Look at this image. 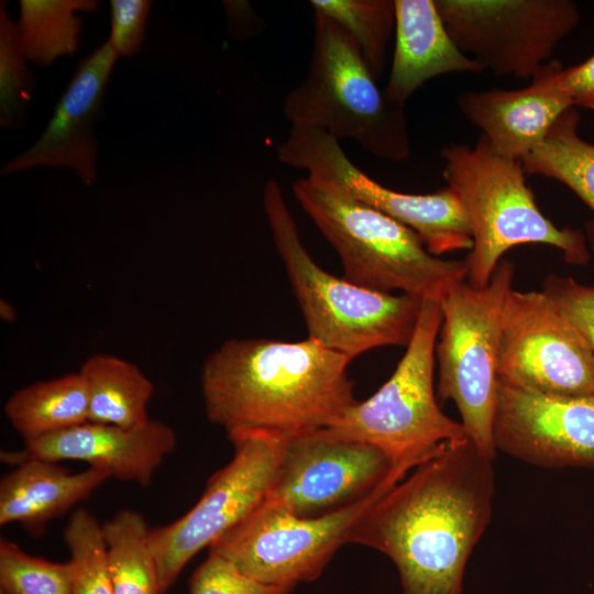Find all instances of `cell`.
Returning a JSON list of instances; mask_svg holds the SVG:
<instances>
[{
	"instance_id": "4dcf8cb0",
	"label": "cell",
	"mask_w": 594,
	"mask_h": 594,
	"mask_svg": "<svg viewBox=\"0 0 594 594\" xmlns=\"http://www.w3.org/2000/svg\"><path fill=\"white\" fill-rule=\"evenodd\" d=\"M542 292L574 324L594 352V286L580 284L571 277L550 275Z\"/></svg>"
},
{
	"instance_id": "484cf974",
	"label": "cell",
	"mask_w": 594,
	"mask_h": 594,
	"mask_svg": "<svg viewBox=\"0 0 594 594\" xmlns=\"http://www.w3.org/2000/svg\"><path fill=\"white\" fill-rule=\"evenodd\" d=\"M309 3L314 12L332 19L351 35L378 78L395 32V0H311Z\"/></svg>"
},
{
	"instance_id": "1f68e13d",
	"label": "cell",
	"mask_w": 594,
	"mask_h": 594,
	"mask_svg": "<svg viewBox=\"0 0 594 594\" xmlns=\"http://www.w3.org/2000/svg\"><path fill=\"white\" fill-rule=\"evenodd\" d=\"M152 4L150 0L110 1L111 24L107 41L119 58H129L141 50Z\"/></svg>"
},
{
	"instance_id": "e575fe53",
	"label": "cell",
	"mask_w": 594,
	"mask_h": 594,
	"mask_svg": "<svg viewBox=\"0 0 594 594\" xmlns=\"http://www.w3.org/2000/svg\"><path fill=\"white\" fill-rule=\"evenodd\" d=\"M0 316L6 322H13L16 318V311L14 307L7 300L0 301Z\"/></svg>"
},
{
	"instance_id": "5b68a950",
	"label": "cell",
	"mask_w": 594,
	"mask_h": 594,
	"mask_svg": "<svg viewBox=\"0 0 594 594\" xmlns=\"http://www.w3.org/2000/svg\"><path fill=\"white\" fill-rule=\"evenodd\" d=\"M304 79L288 92L283 112L292 127L352 140L393 162L410 156L405 106L381 90L358 44L332 19L314 12V38Z\"/></svg>"
},
{
	"instance_id": "9c48e42d",
	"label": "cell",
	"mask_w": 594,
	"mask_h": 594,
	"mask_svg": "<svg viewBox=\"0 0 594 594\" xmlns=\"http://www.w3.org/2000/svg\"><path fill=\"white\" fill-rule=\"evenodd\" d=\"M228 436L233 457L210 477L198 502L173 522L150 529L163 593L198 552L209 549L264 503L288 435L238 430Z\"/></svg>"
},
{
	"instance_id": "6da1fadb",
	"label": "cell",
	"mask_w": 594,
	"mask_h": 594,
	"mask_svg": "<svg viewBox=\"0 0 594 594\" xmlns=\"http://www.w3.org/2000/svg\"><path fill=\"white\" fill-rule=\"evenodd\" d=\"M493 460L470 438L447 443L376 498L346 543L388 557L403 594H463L469 558L492 518Z\"/></svg>"
},
{
	"instance_id": "3957f363",
	"label": "cell",
	"mask_w": 594,
	"mask_h": 594,
	"mask_svg": "<svg viewBox=\"0 0 594 594\" xmlns=\"http://www.w3.org/2000/svg\"><path fill=\"white\" fill-rule=\"evenodd\" d=\"M263 208L309 339L350 360L381 346L408 344L422 299L367 289L320 267L275 179L264 186Z\"/></svg>"
},
{
	"instance_id": "f546056e",
	"label": "cell",
	"mask_w": 594,
	"mask_h": 594,
	"mask_svg": "<svg viewBox=\"0 0 594 594\" xmlns=\"http://www.w3.org/2000/svg\"><path fill=\"white\" fill-rule=\"evenodd\" d=\"M189 594H290L294 587L255 580L210 552L188 582Z\"/></svg>"
},
{
	"instance_id": "30bf717a",
	"label": "cell",
	"mask_w": 594,
	"mask_h": 594,
	"mask_svg": "<svg viewBox=\"0 0 594 594\" xmlns=\"http://www.w3.org/2000/svg\"><path fill=\"white\" fill-rule=\"evenodd\" d=\"M277 157L287 166L305 169L309 179L409 228L436 256L472 249L466 211L449 186L431 194L387 188L356 167L339 141L319 129L292 127L277 148Z\"/></svg>"
},
{
	"instance_id": "8992f818",
	"label": "cell",
	"mask_w": 594,
	"mask_h": 594,
	"mask_svg": "<svg viewBox=\"0 0 594 594\" xmlns=\"http://www.w3.org/2000/svg\"><path fill=\"white\" fill-rule=\"evenodd\" d=\"M295 199L338 253L349 282L372 290L440 300L466 279L465 260L431 254L409 228L308 177Z\"/></svg>"
},
{
	"instance_id": "f1b7e54d",
	"label": "cell",
	"mask_w": 594,
	"mask_h": 594,
	"mask_svg": "<svg viewBox=\"0 0 594 594\" xmlns=\"http://www.w3.org/2000/svg\"><path fill=\"white\" fill-rule=\"evenodd\" d=\"M70 562L33 557L15 542L0 540V592L3 594H72Z\"/></svg>"
},
{
	"instance_id": "7c38bea8",
	"label": "cell",
	"mask_w": 594,
	"mask_h": 594,
	"mask_svg": "<svg viewBox=\"0 0 594 594\" xmlns=\"http://www.w3.org/2000/svg\"><path fill=\"white\" fill-rule=\"evenodd\" d=\"M393 487L317 516L299 517L265 502L209 548L242 573L264 583L295 587L317 580L362 513Z\"/></svg>"
},
{
	"instance_id": "836d02e7",
	"label": "cell",
	"mask_w": 594,
	"mask_h": 594,
	"mask_svg": "<svg viewBox=\"0 0 594 594\" xmlns=\"http://www.w3.org/2000/svg\"><path fill=\"white\" fill-rule=\"evenodd\" d=\"M229 18L230 32L233 36L244 37L252 34L257 24L255 14L246 1H223Z\"/></svg>"
},
{
	"instance_id": "d4e9b609",
	"label": "cell",
	"mask_w": 594,
	"mask_h": 594,
	"mask_svg": "<svg viewBox=\"0 0 594 594\" xmlns=\"http://www.w3.org/2000/svg\"><path fill=\"white\" fill-rule=\"evenodd\" d=\"M114 594H164L144 517L122 509L102 524Z\"/></svg>"
},
{
	"instance_id": "ac0fdd59",
	"label": "cell",
	"mask_w": 594,
	"mask_h": 594,
	"mask_svg": "<svg viewBox=\"0 0 594 594\" xmlns=\"http://www.w3.org/2000/svg\"><path fill=\"white\" fill-rule=\"evenodd\" d=\"M562 68L560 61L550 59L525 88L465 90L457 97V106L496 153L521 161L573 107L559 85Z\"/></svg>"
},
{
	"instance_id": "4316f807",
	"label": "cell",
	"mask_w": 594,
	"mask_h": 594,
	"mask_svg": "<svg viewBox=\"0 0 594 594\" xmlns=\"http://www.w3.org/2000/svg\"><path fill=\"white\" fill-rule=\"evenodd\" d=\"M73 569L72 594H114L107 549L97 518L87 509H76L64 530Z\"/></svg>"
},
{
	"instance_id": "ffe728a7",
	"label": "cell",
	"mask_w": 594,
	"mask_h": 594,
	"mask_svg": "<svg viewBox=\"0 0 594 594\" xmlns=\"http://www.w3.org/2000/svg\"><path fill=\"white\" fill-rule=\"evenodd\" d=\"M110 475L87 468L72 473L58 462L28 459L0 482V525L40 535L46 524L87 499Z\"/></svg>"
},
{
	"instance_id": "603a6c76",
	"label": "cell",
	"mask_w": 594,
	"mask_h": 594,
	"mask_svg": "<svg viewBox=\"0 0 594 594\" xmlns=\"http://www.w3.org/2000/svg\"><path fill=\"white\" fill-rule=\"evenodd\" d=\"M97 0H20L16 22L20 44L28 61L48 67L80 45L82 18L99 8Z\"/></svg>"
},
{
	"instance_id": "5bb4252c",
	"label": "cell",
	"mask_w": 594,
	"mask_h": 594,
	"mask_svg": "<svg viewBox=\"0 0 594 594\" xmlns=\"http://www.w3.org/2000/svg\"><path fill=\"white\" fill-rule=\"evenodd\" d=\"M391 479V463L375 447L328 428L286 437L266 504L317 517L358 503Z\"/></svg>"
},
{
	"instance_id": "4fadbf2b",
	"label": "cell",
	"mask_w": 594,
	"mask_h": 594,
	"mask_svg": "<svg viewBox=\"0 0 594 594\" xmlns=\"http://www.w3.org/2000/svg\"><path fill=\"white\" fill-rule=\"evenodd\" d=\"M498 377L544 394L594 397V352L547 294L512 289L502 315Z\"/></svg>"
},
{
	"instance_id": "9a60e30c",
	"label": "cell",
	"mask_w": 594,
	"mask_h": 594,
	"mask_svg": "<svg viewBox=\"0 0 594 594\" xmlns=\"http://www.w3.org/2000/svg\"><path fill=\"white\" fill-rule=\"evenodd\" d=\"M493 439L496 451L535 466L594 469V397L499 381Z\"/></svg>"
},
{
	"instance_id": "7402d4cb",
	"label": "cell",
	"mask_w": 594,
	"mask_h": 594,
	"mask_svg": "<svg viewBox=\"0 0 594 594\" xmlns=\"http://www.w3.org/2000/svg\"><path fill=\"white\" fill-rule=\"evenodd\" d=\"M3 410L30 442L87 422V386L79 372L35 382L14 392Z\"/></svg>"
},
{
	"instance_id": "e0dca14e",
	"label": "cell",
	"mask_w": 594,
	"mask_h": 594,
	"mask_svg": "<svg viewBox=\"0 0 594 594\" xmlns=\"http://www.w3.org/2000/svg\"><path fill=\"white\" fill-rule=\"evenodd\" d=\"M176 443L173 428L157 419L136 428L87 421L25 442L23 451L1 452V459L14 465L28 459L81 461L110 477L146 486Z\"/></svg>"
},
{
	"instance_id": "7a4b0ae2",
	"label": "cell",
	"mask_w": 594,
	"mask_h": 594,
	"mask_svg": "<svg viewBox=\"0 0 594 594\" xmlns=\"http://www.w3.org/2000/svg\"><path fill=\"white\" fill-rule=\"evenodd\" d=\"M350 361L309 338L227 340L202 365L206 415L228 433L329 427L356 402Z\"/></svg>"
},
{
	"instance_id": "2e32d148",
	"label": "cell",
	"mask_w": 594,
	"mask_h": 594,
	"mask_svg": "<svg viewBox=\"0 0 594 594\" xmlns=\"http://www.w3.org/2000/svg\"><path fill=\"white\" fill-rule=\"evenodd\" d=\"M118 55L106 41L79 61L37 141L0 168L2 176L36 167H65L91 187L98 177L95 128Z\"/></svg>"
},
{
	"instance_id": "ba28073f",
	"label": "cell",
	"mask_w": 594,
	"mask_h": 594,
	"mask_svg": "<svg viewBox=\"0 0 594 594\" xmlns=\"http://www.w3.org/2000/svg\"><path fill=\"white\" fill-rule=\"evenodd\" d=\"M514 272V264L502 260L487 285L464 279L440 299L438 396L454 403L466 436L493 459L502 315Z\"/></svg>"
},
{
	"instance_id": "d6986e66",
	"label": "cell",
	"mask_w": 594,
	"mask_h": 594,
	"mask_svg": "<svg viewBox=\"0 0 594 594\" xmlns=\"http://www.w3.org/2000/svg\"><path fill=\"white\" fill-rule=\"evenodd\" d=\"M448 33L435 0H395V48L386 97L405 106L427 80L450 73L481 74Z\"/></svg>"
},
{
	"instance_id": "cb8c5ba5",
	"label": "cell",
	"mask_w": 594,
	"mask_h": 594,
	"mask_svg": "<svg viewBox=\"0 0 594 594\" xmlns=\"http://www.w3.org/2000/svg\"><path fill=\"white\" fill-rule=\"evenodd\" d=\"M579 121L575 108L565 110L521 162L526 174L562 183L594 212V144L579 135Z\"/></svg>"
},
{
	"instance_id": "d6a6232c",
	"label": "cell",
	"mask_w": 594,
	"mask_h": 594,
	"mask_svg": "<svg viewBox=\"0 0 594 594\" xmlns=\"http://www.w3.org/2000/svg\"><path fill=\"white\" fill-rule=\"evenodd\" d=\"M558 80L574 108L594 110V54L579 65L563 67Z\"/></svg>"
},
{
	"instance_id": "d590c367",
	"label": "cell",
	"mask_w": 594,
	"mask_h": 594,
	"mask_svg": "<svg viewBox=\"0 0 594 594\" xmlns=\"http://www.w3.org/2000/svg\"><path fill=\"white\" fill-rule=\"evenodd\" d=\"M0 594H3V593L0 592Z\"/></svg>"
},
{
	"instance_id": "83f0119b",
	"label": "cell",
	"mask_w": 594,
	"mask_h": 594,
	"mask_svg": "<svg viewBox=\"0 0 594 594\" xmlns=\"http://www.w3.org/2000/svg\"><path fill=\"white\" fill-rule=\"evenodd\" d=\"M18 25L0 2V127L20 129L35 89V78L26 65Z\"/></svg>"
},
{
	"instance_id": "52a82bcc",
	"label": "cell",
	"mask_w": 594,
	"mask_h": 594,
	"mask_svg": "<svg viewBox=\"0 0 594 594\" xmlns=\"http://www.w3.org/2000/svg\"><path fill=\"white\" fill-rule=\"evenodd\" d=\"M441 320L440 300L422 299L414 333L392 376L326 427L378 449L397 483L447 443L469 438L461 422L440 409L436 397L433 373Z\"/></svg>"
},
{
	"instance_id": "277c9868",
	"label": "cell",
	"mask_w": 594,
	"mask_h": 594,
	"mask_svg": "<svg viewBox=\"0 0 594 594\" xmlns=\"http://www.w3.org/2000/svg\"><path fill=\"white\" fill-rule=\"evenodd\" d=\"M441 157L442 175L461 199L471 226L473 244L465 258L471 285H487L502 256L521 244L550 245L570 264L588 263L584 234L558 228L540 211L521 161L496 153L483 135L473 147L447 144Z\"/></svg>"
},
{
	"instance_id": "8fae6325",
	"label": "cell",
	"mask_w": 594,
	"mask_h": 594,
	"mask_svg": "<svg viewBox=\"0 0 594 594\" xmlns=\"http://www.w3.org/2000/svg\"><path fill=\"white\" fill-rule=\"evenodd\" d=\"M459 50L484 72L532 78L580 22L571 0H435Z\"/></svg>"
},
{
	"instance_id": "44dd1931",
	"label": "cell",
	"mask_w": 594,
	"mask_h": 594,
	"mask_svg": "<svg viewBox=\"0 0 594 594\" xmlns=\"http://www.w3.org/2000/svg\"><path fill=\"white\" fill-rule=\"evenodd\" d=\"M88 391V421L136 428L151 418V380L133 363L112 354H94L79 370Z\"/></svg>"
}]
</instances>
